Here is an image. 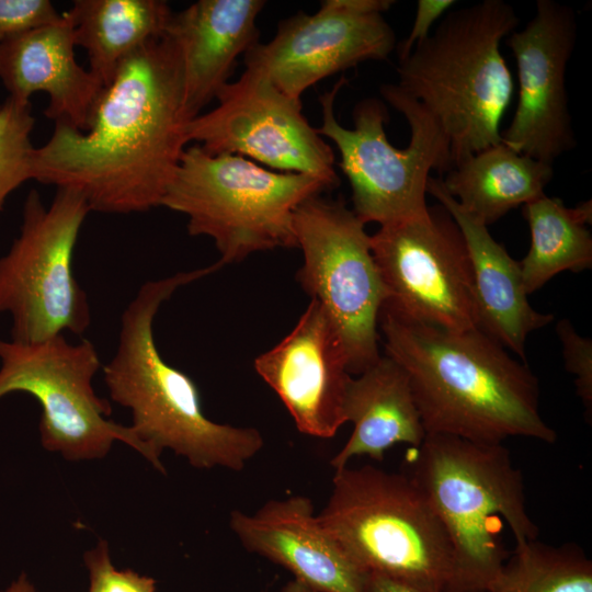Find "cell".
I'll list each match as a JSON object with an SVG mask.
<instances>
[{
  "mask_svg": "<svg viewBox=\"0 0 592 592\" xmlns=\"http://www.w3.org/2000/svg\"><path fill=\"white\" fill-rule=\"evenodd\" d=\"M221 267L217 261L143 284L122 314L116 350L103 366L111 399L130 411L129 426L162 474L166 468L160 456L164 449L195 468L240 471L264 445L254 428L208 419L193 379L168 364L156 345L153 321L160 306L181 286Z\"/></svg>",
  "mask_w": 592,
  "mask_h": 592,
  "instance_id": "obj_3",
  "label": "cell"
},
{
  "mask_svg": "<svg viewBox=\"0 0 592 592\" xmlns=\"http://www.w3.org/2000/svg\"><path fill=\"white\" fill-rule=\"evenodd\" d=\"M379 326L386 355L409 377L426 434L480 443L557 440L539 411L536 376L479 328L449 331L384 309Z\"/></svg>",
  "mask_w": 592,
  "mask_h": 592,
  "instance_id": "obj_2",
  "label": "cell"
},
{
  "mask_svg": "<svg viewBox=\"0 0 592 592\" xmlns=\"http://www.w3.org/2000/svg\"><path fill=\"white\" fill-rule=\"evenodd\" d=\"M215 109L187 126L190 143L210 155H237L278 172L308 173L340 185L335 156L301 112V101L244 70L219 92Z\"/></svg>",
  "mask_w": 592,
  "mask_h": 592,
  "instance_id": "obj_13",
  "label": "cell"
},
{
  "mask_svg": "<svg viewBox=\"0 0 592 592\" xmlns=\"http://www.w3.org/2000/svg\"><path fill=\"white\" fill-rule=\"evenodd\" d=\"M566 369L574 376L577 395L587 421L592 419V340L579 334L573 325L561 319L556 325Z\"/></svg>",
  "mask_w": 592,
  "mask_h": 592,
  "instance_id": "obj_28",
  "label": "cell"
},
{
  "mask_svg": "<svg viewBox=\"0 0 592 592\" xmlns=\"http://www.w3.org/2000/svg\"><path fill=\"white\" fill-rule=\"evenodd\" d=\"M348 366L342 338L316 299L282 341L254 360L257 373L282 400L297 430L321 439L333 437L346 422Z\"/></svg>",
  "mask_w": 592,
  "mask_h": 592,
  "instance_id": "obj_16",
  "label": "cell"
},
{
  "mask_svg": "<svg viewBox=\"0 0 592 592\" xmlns=\"http://www.w3.org/2000/svg\"><path fill=\"white\" fill-rule=\"evenodd\" d=\"M0 107H1V104H0Z\"/></svg>",
  "mask_w": 592,
  "mask_h": 592,
  "instance_id": "obj_34",
  "label": "cell"
},
{
  "mask_svg": "<svg viewBox=\"0 0 592 592\" xmlns=\"http://www.w3.org/2000/svg\"><path fill=\"white\" fill-rule=\"evenodd\" d=\"M278 592H317L304 582L294 579L284 584Z\"/></svg>",
  "mask_w": 592,
  "mask_h": 592,
  "instance_id": "obj_33",
  "label": "cell"
},
{
  "mask_svg": "<svg viewBox=\"0 0 592 592\" xmlns=\"http://www.w3.org/2000/svg\"><path fill=\"white\" fill-rule=\"evenodd\" d=\"M35 118L31 103L7 98L0 107V212L8 196L33 180L35 147L31 141Z\"/></svg>",
  "mask_w": 592,
  "mask_h": 592,
  "instance_id": "obj_26",
  "label": "cell"
},
{
  "mask_svg": "<svg viewBox=\"0 0 592 592\" xmlns=\"http://www.w3.org/2000/svg\"><path fill=\"white\" fill-rule=\"evenodd\" d=\"M90 212L75 190L57 189L48 206L36 190L27 193L20 232L0 258V314L11 318V341L38 343L89 328L91 308L72 259Z\"/></svg>",
  "mask_w": 592,
  "mask_h": 592,
  "instance_id": "obj_9",
  "label": "cell"
},
{
  "mask_svg": "<svg viewBox=\"0 0 592 592\" xmlns=\"http://www.w3.org/2000/svg\"><path fill=\"white\" fill-rule=\"evenodd\" d=\"M365 592H431L415 583L379 572H368Z\"/></svg>",
  "mask_w": 592,
  "mask_h": 592,
  "instance_id": "obj_31",
  "label": "cell"
},
{
  "mask_svg": "<svg viewBox=\"0 0 592 592\" xmlns=\"http://www.w3.org/2000/svg\"><path fill=\"white\" fill-rule=\"evenodd\" d=\"M242 546L288 571L317 592H365L367 572L314 514L309 498L269 500L255 513H230Z\"/></svg>",
  "mask_w": 592,
  "mask_h": 592,
  "instance_id": "obj_17",
  "label": "cell"
},
{
  "mask_svg": "<svg viewBox=\"0 0 592 592\" xmlns=\"http://www.w3.org/2000/svg\"><path fill=\"white\" fill-rule=\"evenodd\" d=\"M426 193L451 215L464 238L471 269L477 328L525 362L528 335L549 325L554 316L531 306L520 262L491 236L488 226L458 205L444 189L441 177H430Z\"/></svg>",
  "mask_w": 592,
  "mask_h": 592,
  "instance_id": "obj_20",
  "label": "cell"
},
{
  "mask_svg": "<svg viewBox=\"0 0 592 592\" xmlns=\"http://www.w3.org/2000/svg\"><path fill=\"white\" fill-rule=\"evenodd\" d=\"M61 16L49 0H0V42Z\"/></svg>",
  "mask_w": 592,
  "mask_h": 592,
  "instance_id": "obj_29",
  "label": "cell"
},
{
  "mask_svg": "<svg viewBox=\"0 0 592 592\" xmlns=\"http://www.w3.org/2000/svg\"><path fill=\"white\" fill-rule=\"evenodd\" d=\"M454 4V0H418L413 26L397 49L398 60L405 59L418 43L424 41L435 21Z\"/></svg>",
  "mask_w": 592,
  "mask_h": 592,
  "instance_id": "obj_30",
  "label": "cell"
},
{
  "mask_svg": "<svg viewBox=\"0 0 592 592\" xmlns=\"http://www.w3.org/2000/svg\"><path fill=\"white\" fill-rule=\"evenodd\" d=\"M371 249L387 293L382 309L449 331L477 328L466 244L442 205L380 226Z\"/></svg>",
  "mask_w": 592,
  "mask_h": 592,
  "instance_id": "obj_12",
  "label": "cell"
},
{
  "mask_svg": "<svg viewBox=\"0 0 592 592\" xmlns=\"http://www.w3.org/2000/svg\"><path fill=\"white\" fill-rule=\"evenodd\" d=\"M531 231L530 250L520 262L526 293L531 295L563 271L592 267V201L568 207L560 198L543 196L523 205Z\"/></svg>",
  "mask_w": 592,
  "mask_h": 592,
  "instance_id": "obj_24",
  "label": "cell"
},
{
  "mask_svg": "<svg viewBox=\"0 0 592 592\" xmlns=\"http://www.w3.org/2000/svg\"><path fill=\"white\" fill-rule=\"evenodd\" d=\"M553 175V164L519 153L501 141L462 158L441 181L465 212L489 226L543 196Z\"/></svg>",
  "mask_w": 592,
  "mask_h": 592,
  "instance_id": "obj_22",
  "label": "cell"
},
{
  "mask_svg": "<svg viewBox=\"0 0 592 592\" xmlns=\"http://www.w3.org/2000/svg\"><path fill=\"white\" fill-rule=\"evenodd\" d=\"M485 592H592V561L574 543L515 545Z\"/></svg>",
  "mask_w": 592,
  "mask_h": 592,
  "instance_id": "obj_25",
  "label": "cell"
},
{
  "mask_svg": "<svg viewBox=\"0 0 592 592\" xmlns=\"http://www.w3.org/2000/svg\"><path fill=\"white\" fill-rule=\"evenodd\" d=\"M192 121L177 46L163 34L130 55L103 89L86 132L55 123L33 156V180L79 192L91 212L161 206Z\"/></svg>",
  "mask_w": 592,
  "mask_h": 592,
  "instance_id": "obj_1",
  "label": "cell"
},
{
  "mask_svg": "<svg viewBox=\"0 0 592 592\" xmlns=\"http://www.w3.org/2000/svg\"><path fill=\"white\" fill-rule=\"evenodd\" d=\"M343 412L353 432L330 465L343 468L356 456L382 462L398 443L418 447L426 436L405 369L388 355L348 383Z\"/></svg>",
  "mask_w": 592,
  "mask_h": 592,
  "instance_id": "obj_21",
  "label": "cell"
},
{
  "mask_svg": "<svg viewBox=\"0 0 592 592\" xmlns=\"http://www.w3.org/2000/svg\"><path fill=\"white\" fill-rule=\"evenodd\" d=\"M364 226L344 201L321 194L305 200L294 213L304 259L297 281L335 325L352 376L380 357L378 325L387 299Z\"/></svg>",
  "mask_w": 592,
  "mask_h": 592,
  "instance_id": "obj_11",
  "label": "cell"
},
{
  "mask_svg": "<svg viewBox=\"0 0 592 592\" xmlns=\"http://www.w3.org/2000/svg\"><path fill=\"white\" fill-rule=\"evenodd\" d=\"M412 448L408 474L440 516L453 548L446 592H485L510 555L503 523L515 545L538 537L521 470L503 443L426 434Z\"/></svg>",
  "mask_w": 592,
  "mask_h": 592,
  "instance_id": "obj_5",
  "label": "cell"
},
{
  "mask_svg": "<svg viewBox=\"0 0 592 592\" xmlns=\"http://www.w3.org/2000/svg\"><path fill=\"white\" fill-rule=\"evenodd\" d=\"M66 14L105 88L130 55L164 34L172 11L162 0H76Z\"/></svg>",
  "mask_w": 592,
  "mask_h": 592,
  "instance_id": "obj_23",
  "label": "cell"
},
{
  "mask_svg": "<svg viewBox=\"0 0 592 592\" xmlns=\"http://www.w3.org/2000/svg\"><path fill=\"white\" fill-rule=\"evenodd\" d=\"M89 576L88 592H156V580L114 566L109 543L101 539L83 554Z\"/></svg>",
  "mask_w": 592,
  "mask_h": 592,
  "instance_id": "obj_27",
  "label": "cell"
},
{
  "mask_svg": "<svg viewBox=\"0 0 592 592\" xmlns=\"http://www.w3.org/2000/svg\"><path fill=\"white\" fill-rule=\"evenodd\" d=\"M577 35L576 12L570 5L538 0L525 27L505 38L516 61L519 98L501 141L550 164L576 146L566 69Z\"/></svg>",
  "mask_w": 592,
  "mask_h": 592,
  "instance_id": "obj_15",
  "label": "cell"
},
{
  "mask_svg": "<svg viewBox=\"0 0 592 592\" xmlns=\"http://www.w3.org/2000/svg\"><path fill=\"white\" fill-rule=\"evenodd\" d=\"M263 0H198L172 12L164 34L178 48L185 107L193 119L216 100L238 57L259 42Z\"/></svg>",
  "mask_w": 592,
  "mask_h": 592,
  "instance_id": "obj_19",
  "label": "cell"
},
{
  "mask_svg": "<svg viewBox=\"0 0 592 592\" xmlns=\"http://www.w3.org/2000/svg\"><path fill=\"white\" fill-rule=\"evenodd\" d=\"M0 592H37L35 585L25 573H21Z\"/></svg>",
  "mask_w": 592,
  "mask_h": 592,
  "instance_id": "obj_32",
  "label": "cell"
},
{
  "mask_svg": "<svg viewBox=\"0 0 592 592\" xmlns=\"http://www.w3.org/2000/svg\"><path fill=\"white\" fill-rule=\"evenodd\" d=\"M318 515L364 571L446 592L453 572L447 531L409 474L373 465L335 470Z\"/></svg>",
  "mask_w": 592,
  "mask_h": 592,
  "instance_id": "obj_7",
  "label": "cell"
},
{
  "mask_svg": "<svg viewBox=\"0 0 592 592\" xmlns=\"http://www.w3.org/2000/svg\"><path fill=\"white\" fill-rule=\"evenodd\" d=\"M330 191L318 177L278 172L237 155L185 148L161 206L187 218L191 236L209 237L224 265L252 253L297 248L294 213Z\"/></svg>",
  "mask_w": 592,
  "mask_h": 592,
  "instance_id": "obj_6",
  "label": "cell"
},
{
  "mask_svg": "<svg viewBox=\"0 0 592 592\" xmlns=\"http://www.w3.org/2000/svg\"><path fill=\"white\" fill-rule=\"evenodd\" d=\"M345 82L341 77L320 96L321 125L316 129L340 152L339 167L352 189V210L364 224L380 226L424 213L430 172L443 174L452 168L449 143L440 125L420 102L386 83L380 94L406 117L408 146L399 149L389 143L385 132L389 113L378 99L360 101L353 110L354 127L346 128L334 115V100Z\"/></svg>",
  "mask_w": 592,
  "mask_h": 592,
  "instance_id": "obj_8",
  "label": "cell"
},
{
  "mask_svg": "<svg viewBox=\"0 0 592 592\" xmlns=\"http://www.w3.org/2000/svg\"><path fill=\"white\" fill-rule=\"evenodd\" d=\"M392 0H323L277 25L273 38L244 54L246 69L292 99L320 80L366 60L388 58L396 35L383 13Z\"/></svg>",
  "mask_w": 592,
  "mask_h": 592,
  "instance_id": "obj_14",
  "label": "cell"
},
{
  "mask_svg": "<svg viewBox=\"0 0 592 592\" xmlns=\"http://www.w3.org/2000/svg\"><path fill=\"white\" fill-rule=\"evenodd\" d=\"M75 36L66 14L0 42V80L9 98L31 103L36 92L48 95L44 111L54 123L86 132L104 87L76 59Z\"/></svg>",
  "mask_w": 592,
  "mask_h": 592,
  "instance_id": "obj_18",
  "label": "cell"
},
{
  "mask_svg": "<svg viewBox=\"0 0 592 592\" xmlns=\"http://www.w3.org/2000/svg\"><path fill=\"white\" fill-rule=\"evenodd\" d=\"M519 21L513 7L502 0L453 10L398 62L397 86L440 125L449 143L452 167L501 143L513 79L500 43Z\"/></svg>",
  "mask_w": 592,
  "mask_h": 592,
  "instance_id": "obj_4",
  "label": "cell"
},
{
  "mask_svg": "<svg viewBox=\"0 0 592 592\" xmlns=\"http://www.w3.org/2000/svg\"><path fill=\"white\" fill-rule=\"evenodd\" d=\"M100 368L95 346L86 339L71 343L59 334L31 344L0 339V398L26 392L38 401L45 449L68 460H90L103 458L122 442L157 469L134 430L109 419L111 405L93 388Z\"/></svg>",
  "mask_w": 592,
  "mask_h": 592,
  "instance_id": "obj_10",
  "label": "cell"
}]
</instances>
